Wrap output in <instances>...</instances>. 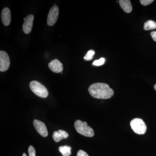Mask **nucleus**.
Listing matches in <instances>:
<instances>
[{"label": "nucleus", "mask_w": 156, "mask_h": 156, "mask_svg": "<svg viewBox=\"0 0 156 156\" xmlns=\"http://www.w3.org/2000/svg\"><path fill=\"white\" fill-rule=\"evenodd\" d=\"M88 91L92 97L98 99H108L114 95L113 90L105 83H95L89 87Z\"/></svg>", "instance_id": "f257e3e1"}, {"label": "nucleus", "mask_w": 156, "mask_h": 156, "mask_svg": "<svg viewBox=\"0 0 156 156\" xmlns=\"http://www.w3.org/2000/svg\"><path fill=\"white\" fill-rule=\"evenodd\" d=\"M74 126L79 134L88 137L94 136V131L90 126H88L87 122H83L80 120H76L74 123Z\"/></svg>", "instance_id": "f03ea898"}, {"label": "nucleus", "mask_w": 156, "mask_h": 156, "mask_svg": "<svg viewBox=\"0 0 156 156\" xmlns=\"http://www.w3.org/2000/svg\"><path fill=\"white\" fill-rule=\"evenodd\" d=\"M31 91L39 97L45 98L48 97V91L47 88L41 83L37 81H33L30 83Z\"/></svg>", "instance_id": "7ed1b4c3"}, {"label": "nucleus", "mask_w": 156, "mask_h": 156, "mask_svg": "<svg viewBox=\"0 0 156 156\" xmlns=\"http://www.w3.org/2000/svg\"><path fill=\"white\" fill-rule=\"evenodd\" d=\"M131 129L134 132L138 134H145L147 131V126L141 119L135 118L131 120L130 122Z\"/></svg>", "instance_id": "20e7f679"}, {"label": "nucleus", "mask_w": 156, "mask_h": 156, "mask_svg": "<svg viewBox=\"0 0 156 156\" xmlns=\"http://www.w3.org/2000/svg\"><path fill=\"white\" fill-rule=\"evenodd\" d=\"M59 9L57 6L54 5L52 7L48 14L47 23L49 26L54 25L58 19Z\"/></svg>", "instance_id": "39448f33"}, {"label": "nucleus", "mask_w": 156, "mask_h": 156, "mask_svg": "<svg viewBox=\"0 0 156 156\" xmlns=\"http://www.w3.org/2000/svg\"><path fill=\"white\" fill-rule=\"evenodd\" d=\"M10 65V58L5 51H0V71L5 72L9 69Z\"/></svg>", "instance_id": "423d86ee"}, {"label": "nucleus", "mask_w": 156, "mask_h": 156, "mask_svg": "<svg viewBox=\"0 0 156 156\" xmlns=\"http://www.w3.org/2000/svg\"><path fill=\"white\" fill-rule=\"evenodd\" d=\"M34 127L40 135L43 137L48 136V129L44 123L39 120L35 119L33 121Z\"/></svg>", "instance_id": "0eeeda50"}, {"label": "nucleus", "mask_w": 156, "mask_h": 156, "mask_svg": "<svg viewBox=\"0 0 156 156\" xmlns=\"http://www.w3.org/2000/svg\"><path fill=\"white\" fill-rule=\"evenodd\" d=\"M23 20L24 22L23 25V30L24 33L27 34L30 33L32 30L34 16L32 14H30L27 16Z\"/></svg>", "instance_id": "6e6552de"}, {"label": "nucleus", "mask_w": 156, "mask_h": 156, "mask_svg": "<svg viewBox=\"0 0 156 156\" xmlns=\"http://www.w3.org/2000/svg\"><path fill=\"white\" fill-rule=\"evenodd\" d=\"M50 69L53 72L61 73L63 70V65L58 59H55L52 60L48 65Z\"/></svg>", "instance_id": "1a4fd4ad"}, {"label": "nucleus", "mask_w": 156, "mask_h": 156, "mask_svg": "<svg viewBox=\"0 0 156 156\" xmlns=\"http://www.w3.org/2000/svg\"><path fill=\"white\" fill-rule=\"evenodd\" d=\"M2 20L4 25L8 26L11 22V15L10 9L8 8H5L3 9L2 12Z\"/></svg>", "instance_id": "9d476101"}, {"label": "nucleus", "mask_w": 156, "mask_h": 156, "mask_svg": "<svg viewBox=\"0 0 156 156\" xmlns=\"http://www.w3.org/2000/svg\"><path fill=\"white\" fill-rule=\"evenodd\" d=\"M68 136L69 134L67 132L63 130H59L53 132V138L55 142H58L62 140L66 139Z\"/></svg>", "instance_id": "9b49d317"}, {"label": "nucleus", "mask_w": 156, "mask_h": 156, "mask_svg": "<svg viewBox=\"0 0 156 156\" xmlns=\"http://www.w3.org/2000/svg\"><path fill=\"white\" fill-rule=\"evenodd\" d=\"M119 3L123 11L127 13H131L132 10L131 1L129 0H120Z\"/></svg>", "instance_id": "f8f14e48"}, {"label": "nucleus", "mask_w": 156, "mask_h": 156, "mask_svg": "<svg viewBox=\"0 0 156 156\" xmlns=\"http://www.w3.org/2000/svg\"><path fill=\"white\" fill-rule=\"evenodd\" d=\"M72 148L69 146L65 145L58 147V151L63 156H69L71 154Z\"/></svg>", "instance_id": "ddd939ff"}, {"label": "nucleus", "mask_w": 156, "mask_h": 156, "mask_svg": "<svg viewBox=\"0 0 156 156\" xmlns=\"http://www.w3.org/2000/svg\"><path fill=\"white\" fill-rule=\"evenodd\" d=\"M144 29L145 30H152L156 29V22L152 20H148L144 23Z\"/></svg>", "instance_id": "4468645a"}, {"label": "nucleus", "mask_w": 156, "mask_h": 156, "mask_svg": "<svg viewBox=\"0 0 156 156\" xmlns=\"http://www.w3.org/2000/svg\"><path fill=\"white\" fill-rule=\"evenodd\" d=\"M95 51L93 50H90L87 52V54L84 57V59L87 61L91 60L93 58V56L95 54Z\"/></svg>", "instance_id": "2eb2a0df"}, {"label": "nucleus", "mask_w": 156, "mask_h": 156, "mask_svg": "<svg viewBox=\"0 0 156 156\" xmlns=\"http://www.w3.org/2000/svg\"><path fill=\"white\" fill-rule=\"evenodd\" d=\"M105 62V58H101L100 59L98 60H95L92 63V65L95 66H100L103 65Z\"/></svg>", "instance_id": "dca6fc26"}, {"label": "nucleus", "mask_w": 156, "mask_h": 156, "mask_svg": "<svg viewBox=\"0 0 156 156\" xmlns=\"http://www.w3.org/2000/svg\"><path fill=\"white\" fill-rule=\"evenodd\" d=\"M29 156H36V151L33 146L30 145L28 148Z\"/></svg>", "instance_id": "f3484780"}, {"label": "nucleus", "mask_w": 156, "mask_h": 156, "mask_svg": "<svg viewBox=\"0 0 156 156\" xmlns=\"http://www.w3.org/2000/svg\"><path fill=\"white\" fill-rule=\"evenodd\" d=\"M154 2V0H140V4L144 6L148 5L151 4Z\"/></svg>", "instance_id": "a211bd4d"}, {"label": "nucleus", "mask_w": 156, "mask_h": 156, "mask_svg": "<svg viewBox=\"0 0 156 156\" xmlns=\"http://www.w3.org/2000/svg\"><path fill=\"white\" fill-rule=\"evenodd\" d=\"M77 156H89L86 152L84 151L83 150H80L78 151Z\"/></svg>", "instance_id": "6ab92c4d"}, {"label": "nucleus", "mask_w": 156, "mask_h": 156, "mask_svg": "<svg viewBox=\"0 0 156 156\" xmlns=\"http://www.w3.org/2000/svg\"><path fill=\"white\" fill-rule=\"evenodd\" d=\"M151 36L155 42H156V31L152 32L151 33Z\"/></svg>", "instance_id": "aec40b11"}, {"label": "nucleus", "mask_w": 156, "mask_h": 156, "mask_svg": "<svg viewBox=\"0 0 156 156\" xmlns=\"http://www.w3.org/2000/svg\"><path fill=\"white\" fill-rule=\"evenodd\" d=\"M22 156H27V155L26 154L23 153V154Z\"/></svg>", "instance_id": "412c9836"}, {"label": "nucleus", "mask_w": 156, "mask_h": 156, "mask_svg": "<svg viewBox=\"0 0 156 156\" xmlns=\"http://www.w3.org/2000/svg\"><path fill=\"white\" fill-rule=\"evenodd\" d=\"M154 88L155 90L156 91V84L154 85Z\"/></svg>", "instance_id": "4be33fe9"}]
</instances>
